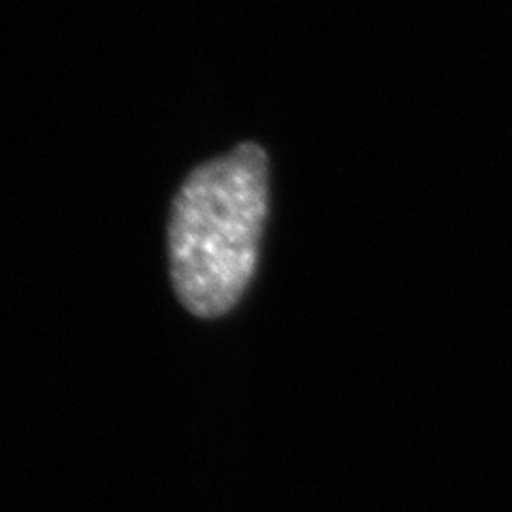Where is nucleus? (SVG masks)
Instances as JSON below:
<instances>
[{"label": "nucleus", "mask_w": 512, "mask_h": 512, "mask_svg": "<svg viewBox=\"0 0 512 512\" xmlns=\"http://www.w3.org/2000/svg\"><path fill=\"white\" fill-rule=\"evenodd\" d=\"M269 212V163L259 143L192 169L171 205L175 295L197 318L227 316L254 280Z\"/></svg>", "instance_id": "f257e3e1"}]
</instances>
